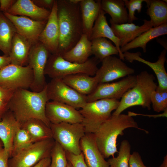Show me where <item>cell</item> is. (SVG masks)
<instances>
[{"mask_svg": "<svg viewBox=\"0 0 167 167\" xmlns=\"http://www.w3.org/2000/svg\"><path fill=\"white\" fill-rule=\"evenodd\" d=\"M2 146H3V143L1 140L0 139V150L3 148Z\"/></svg>", "mask_w": 167, "mask_h": 167, "instance_id": "cell-51", "label": "cell"}, {"mask_svg": "<svg viewBox=\"0 0 167 167\" xmlns=\"http://www.w3.org/2000/svg\"><path fill=\"white\" fill-rule=\"evenodd\" d=\"M14 91L0 86V99L9 101Z\"/></svg>", "mask_w": 167, "mask_h": 167, "instance_id": "cell-42", "label": "cell"}, {"mask_svg": "<svg viewBox=\"0 0 167 167\" xmlns=\"http://www.w3.org/2000/svg\"><path fill=\"white\" fill-rule=\"evenodd\" d=\"M119 101L101 99L88 102L79 111L83 118L82 122L86 133H94L99 126L112 116L118 107Z\"/></svg>", "mask_w": 167, "mask_h": 167, "instance_id": "cell-6", "label": "cell"}, {"mask_svg": "<svg viewBox=\"0 0 167 167\" xmlns=\"http://www.w3.org/2000/svg\"><path fill=\"white\" fill-rule=\"evenodd\" d=\"M45 113L51 124L82 123L83 120L79 110L71 106L56 101L47 102Z\"/></svg>", "mask_w": 167, "mask_h": 167, "instance_id": "cell-14", "label": "cell"}, {"mask_svg": "<svg viewBox=\"0 0 167 167\" xmlns=\"http://www.w3.org/2000/svg\"><path fill=\"white\" fill-rule=\"evenodd\" d=\"M50 167H66L68 164L66 150L55 141L51 149Z\"/></svg>", "mask_w": 167, "mask_h": 167, "instance_id": "cell-36", "label": "cell"}, {"mask_svg": "<svg viewBox=\"0 0 167 167\" xmlns=\"http://www.w3.org/2000/svg\"><path fill=\"white\" fill-rule=\"evenodd\" d=\"M152 74L146 71L136 75L135 84L123 95L112 115H119L127 108L135 106H140L150 110L151 95L158 86Z\"/></svg>", "mask_w": 167, "mask_h": 167, "instance_id": "cell-4", "label": "cell"}, {"mask_svg": "<svg viewBox=\"0 0 167 167\" xmlns=\"http://www.w3.org/2000/svg\"><path fill=\"white\" fill-rule=\"evenodd\" d=\"M167 50L164 49L158 57L157 60L155 62L147 61L140 57L141 53L126 51L123 53L124 59L127 61L132 62L137 61L144 63L149 66L156 75L158 85V87L163 89H167V73L165 67L166 61Z\"/></svg>", "mask_w": 167, "mask_h": 167, "instance_id": "cell-17", "label": "cell"}, {"mask_svg": "<svg viewBox=\"0 0 167 167\" xmlns=\"http://www.w3.org/2000/svg\"><path fill=\"white\" fill-rule=\"evenodd\" d=\"M129 167H151L146 166L143 164L141 156L137 152H133L130 157Z\"/></svg>", "mask_w": 167, "mask_h": 167, "instance_id": "cell-39", "label": "cell"}, {"mask_svg": "<svg viewBox=\"0 0 167 167\" xmlns=\"http://www.w3.org/2000/svg\"><path fill=\"white\" fill-rule=\"evenodd\" d=\"M105 14L101 8L95 22L89 40L91 41L101 37L108 38L114 43L119 51V58L123 61L125 59L123 54L120 50L119 40L116 36L109 25Z\"/></svg>", "mask_w": 167, "mask_h": 167, "instance_id": "cell-22", "label": "cell"}, {"mask_svg": "<svg viewBox=\"0 0 167 167\" xmlns=\"http://www.w3.org/2000/svg\"><path fill=\"white\" fill-rule=\"evenodd\" d=\"M48 167H50V165Z\"/></svg>", "mask_w": 167, "mask_h": 167, "instance_id": "cell-53", "label": "cell"}, {"mask_svg": "<svg viewBox=\"0 0 167 167\" xmlns=\"http://www.w3.org/2000/svg\"><path fill=\"white\" fill-rule=\"evenodd\" d=\"M9 157V153L3 148L0 150V167H9L8 163Z\"/></svg>", "mask_w": 167, "mask_h": 167, "instance_id": "cell-40", "label": "cell"}, {"mask_svg": "<svg viewBox=\"0 0 167 167\" xmlns=\"http://www.w3.org/2000/svg\"><path fill=\"white\" fill-rule=\"evenodd\" d=\"M33 80L32 70L28 65L24 66L11 63L0 71V86L11 90L28 89Z\"/></svg>", "mask_w": 167, "mask_h": 167, "instance_id": "cell-10", "label": "cell"}, {"mask_svg": "<svg viewBox=\"0 0 167 167\" xmlns=\"http://www.w3.org/2000/svg\"><path fill=\"white\" fill-rule=\"evenodd\" d=\"M80 146L88 167H110L98 148L93 133H86L80 140Z\"/></svg>", "mask_w": 167, "mask_h": 167, "instance_id": "cell-18", "label": "cell"}, {"mask_svg": "<svg viewBox=\"0 0 167 167\" xmlns=\"http://www.w3.org/2000/svg\"><path fill=\"white\" fill-rule=\"evenodd\" d=\"M167 34V23L157 27H152L142 33L134 40L120 48L122 53L133 49L141 48L144 53L146 52L147 44L151 40Z\"/></svg>", "mask_w": 167, "mask_h": 167, "instance_id": "cell-27", "label": "cell"}, {"mask_svg": "<svg viewBox=\"0 0 167 167\" xmlns=\"http://www.w3.org/2000/svg\"><path fill=\"white\" fill-rule=\"evenodd\" d=\"M54 0H35L33 2L38 6L46 9L48 8L51 10L53 6Z\"/></svg>", "mask_w": 167, "mask_h": 167, "instance_id": "cell-41", "label": "cell"}, {"mask_svg": "<svg viewBox=\"0 0 167 167\" xmlns=\"http://www.w3.org/2000/svg\"><path fill=\"white\" fill-rule=\"evenodd\" d=\"M101 9L111 17L114 24H120L127 23L128 13L123 0H101Z\"/></svg>", "mask_w": 167, "mask_h": 167, "instance_id": "cell-28", "label": "cell"}, {"mask_svg": "<svg viewBox=\"0 0 167 167\" xmlns=\"http://www.w3.org/2000/svg\"><path fill=\"white\" fill-rule=\"evenodd\" d=\"M21 125L12 113L8 110L0 121V139L3 148L11 156L14 137Z\"/></svg>", "mask_w": 167, "mask_h": 167, "instance_id": "cell-21", "label": "cell"}, {"mask_svg": "<svg viewBox=\"0 0 167 167\" xmlns=\"http://www.w3.org/2000/svg\"><path fill=\"white\" fill-rule=\"evenodd\" d=\"M109 22L113 33L119 40L120 48L153 27L151 21L145 19L143 20V24L141 26L136 25L133 23L117 24L110 19Z\"/></svg>", "mask_w": 167, "mask_h": 167, "instance_id": "cell-19", "label": "cell"}, {"mask_svg": "<svg viewBox=\"0 0 167 167\" xmlns=\"http://www.w3.org/2000/svg\"><path fill=\"white\" fill-rule=\"evenodd\" d=\"M59 32L58 52L62 54L71 49L83 34L79 3L69 0L57 1Z\"/></svg>", "mask_w": 167, "mask_h": 167, "instance_id": "cell-2", "label": "cell"}, {"mask_svg": "<svg viewBox=\"0 0 167 167\" xmlns=\"http://www.w3.org/2000/svg\"><path fill=\"white\" fill-rule=\"evenodd\" d=\"M101 67L95 75L98 84L109 83L121 78L133 75L135 70L128 66L122 60L113 55L102 61Z\"/></svg>", "mask_w": 167, "mask_h": 167, "instance_id": "cell-13", "label": "cell"}, {"mask_svg": "<svg viewBox=\"0 0 167 167\" xmlns=\"http://www.w3.org/2000/svg\"><path fill=\"white\" fill-rule=\"evenodd\" d=\"M21 127L28 131L33 143L52 138L50 128L40 120H29L21 124Z\"/></svg>", "mask_w": 167, "mask_h": 167, "instance_id": "cell-31", "label": "cell"}, {"mask_svg": "<svg viewBox=\"0 0 167 167\" xmlns=\"http://www.w3.org/2000/svg\"><path fill=\"white\" fill-rule=\"evenodd\" d=\"M49 101L46 86L38 92L18 88L14 91L9 102V110L20 125L29 120L36 119L50 128L51 123L45 113L46 105Z\"/></svg>", "mask_w": 167, "mask_h": 167, "instance_id": "cell-1", "label": "cell"}, {"mask_svg": "<svg viewBox=\"0 0 167 167\" xmlns=\"http://www.w3.org/2000/svg\"><path fill=\"white\" fill-rule=\"evenodd\" d=\"M136 82V75H131L120 81L98 84L94 91L86 96L87 102L105 99L119 100Z\"/></svg>", "mask_w": 167, "mask_h": 167, "instance_id": "cell-12", "label": "cell"}, {"mask_svg": "<svg viewBox=\"0 0 167 167\" xmlns=\"http://www.w3.org/2000/svg\"><path fill=\"white\" fill-rule=\"evenodd\" d=\"M33 44L16 32L13 38L9 56L11 59V63L24 66L27 63L30 49Z\"/></svg>", "mask_w": 167, "mask_h": 167, "instance_id": "cell-24", "label": "cell"}, {"mask_svg": "<svg viewBox=\"0 0 167 167\" xmlns=\"http://www.w3.org/2000/svg\"><path fill=\"white\" fill-rule=\"evenodd\" d=\"M128 115L132 117L133 116H136L137 115H140L144 116H147L149 118L152 117L154 118H156L159 117H167V109L165 110L163 112L161 113L157 114L150 115L147 114H143L135 113L131 111H128Z\"/></svg>", "mask_w": 167, "mask_h": 167, "instance_id": "cell-44", "label": "cell"}, {"mask_svg": "<svg viewBox=\"0 0 167 167\" xmlns=\"http://www.w3.org/2000/svg\"><path fill=\"white\" fill-rule=\"evenodd\" d=\"M33 143L28 131L21 127L17 131L14 137L10 157Z\"/></svg>", "mask_w": 167, "mask_h": 167, "instance_id": "cell-34", "label": "cell"}, {"mask_svg": "<svg viewBox=\"0 0 167 167\" xmlns=\"http://www.w3.org/2000/svg\"><path fill=\"white\" fill-rule=\"evenodd\" d=\"M1 11H0V14H1Z\"/></svg>", "mask_w": 167, "mask_h": 167, "instance_id": "cell-52", "label": "cell"}, {"mask_svg": "<svg viewBox=\"0 0 167 167\" xmlns=\"http://www.w3.org/2000/svg\"><path fill=\"white\" fill-rule=\"evenodd\" d=\"M67 159L72 164L73 167H88L84 161L82 152L78 155H75L66 151Z\"/></svg>", "mask_w": 167, "mask_h": 167, "instance_id": "cell-38", "label": "cell"}, {"mask_svg": "<svg viewBox=\"0 0 167 167\" xmlns=\"http://www.w3.org/2000/svg\"><path fill=\"white\" fill-rule=\"evenodd\" d=\"M91 41L88 36L83 33L75 46L62 54L63 58L69 62L79 64L85 62L92 54Z\"/></svg>", "mask_w": 167, "mask_h": 167, "instance_id": "cell-26", "label": "cell"}, {"mask_svg": "<svg viewBox=\"0 0 167 167\" xmlns=\"http://www.w3.org/2000/svg\"><path fill=\"white\" fill-rule=\"evenodd\" d=\"M68 161V164L66 167H73L71 163L69 161Z\"/></svg>", "mask_w": 167, "mask_h": 167, "instance_id": "cell-50", "label": "cell"}, {"mask_svg": "<svg viewBox=\"0 0 167 167\" xmlns=\"http://www.w3.org/2000/svg\"><path fill=\"white\" fill-rule=\"evenodd\" d=\"M9 101L0 99V121L9 110Z\"/></svg>", "mask_w": 167, "mask_h": 167, "instance_id": "cell-45", "label": "cell"}, {"mask_svg": "<svg viewBox=\"0 0 167 167\" xmlns=\"http://www.w3.org/2000/svg\"><path fill=\"white\" fill-rule=\"evenodd\" d=\"M82 0H69L71 2L74 4H79Z\"/></svg>", "mask_w": 167, "mask_h": 167, "instance_id": "cell-49", "label": "cell"}, {"mask_svg": "<svg viewBox=\"0 0 167 167\" xmlns=\"http://www.w3.org/2000/svg\"><path fill=\"white\" fill-rule=\"evenodd\" d=\"M79 5L83 33L89 39L95 22L101 9V0H82Z\"/></svg>", "mask_w": 167, "mask_h": 167, "instance_id": "cell-23", "label": "cell"}, {"mask_svg": "<svg viewBox=\"0 0 167 167\" xmlns=\"http://www.w3.org/2000/svg\"><path fill=\"white\" fill-rule=\"evenodd\" d=\"M10 14L29 17L37 21L47 20L50 11L40 7L30 0L16 1L7 12Z\"/></svg>", "mask_w": 167, "mask_h": 167, "instance_id": "cell-20", "label": "cell"}, {"mask_svg": "<svg viewBox=\"0 0 167 167\" xmlns=\"http://www.w3.org/2000/svg\"><path fill=\"white\" fill-rule=\"evenodd\" d=\"M131 145L127 140H122L120 146L117 157L109 158L108 162L110 167H129L131 155Z\"/></svg>", "mask_w": 167, "mask_h": 167, "instance_id": "cell-33", "label": "cell"}, {"mask_svg": "<svg viewBox=\"0 0 167 167\" xmlns=\"http://www.w3.org/2000/svg\"><path fill=\"white\" fill-rule=\"evenodd\" d=\"M100 62L94 57L79 64L66 60L59 53L51 54L46 65L45 74L52 79H62L66 76L78 73L95 76L98 68L97 65Z\"/></svg>", "mask_w": 167, "mask_h": 167, "instance_id": "cell-5", "label": "cell"}, {"mask_svg": "<svg viewBox=\"0 0 167 167\" xmlns=\"http://www.w3.org/2000/svg\"><path fill=\"white\" fill-rule=\"evenodd\" d=\"M50 54L45 47L39 41L33 44L31 47L27 63L33 73L34 80L30 88L32 91H41L47 85L45 69Z\"/></svg>", "mask_w": 167, "mask_h": 167, "instance_id": "cell-11", "label": "cell"}, {"mask_svg": "<svg viewBox=\"0 0 167 167\" xmlns=\"http://www.w3.org/2000/svg\"><path fill=\"white\" fill-rule=\"evenodd\" d=\"M51 161L50 157H47L41 160L33 167H48L50 165Z\"/></svg>", "mask_w": 167, "mask_h": 167, "instance_id": "cell-47", "label": "cell"}, {"mask_svg": "<svg viewBox=\"0 0 167 167\" xmlns=\"http://www.w3.org/2000/svg\"><path fill=\"white\" fill-rule=\"evenodd\" d=\"M16 32L12 23L1 12L0 15V50L9 56L13 36Z\"/></svg>", "mask_w": 167, "mask_h": 167, "instance_id": "cell-30", "label": "cell"}, {"mask_svg": "<svg viewBox=\"0 0 167 167\" xmlns=\"http://www.w3.org/2000/svg\"><path fill=\"white\" fill-rule=\"evenodd\" d=\"M129 128H136L148 133V131L139 127L132 117L121 113L112 115L93 133L98 148L105 159L111 156L114 157L115 154L118 152V137L123 135V131Z\"/></svg>", "mask_w": 167, "mask_h": 167, "instance_id": "cell-3", "label": "cell"}, {"mask_svg": "<svg viewBox=\"0 0 167 167\" xmlns=\"http://www.w3.org/2000/svg\"><path fill=\"white\" fill-rule=\"evenodd\" d=\"M13 0H0V11L2 13L7 12L16 2Z\"/></svg>", "mask_w": 167, "mask_h": 167, "instance_id": "cell-43", "label": "cell"}, {"mask_svg": "<svg viewBox=\"0 0 167 167\" xmlns=\"http://www.w3.org/2000/svg\"><path fill=\"white\" fill-rule=\"evenodd\" d=\"M147 8L146 14L149 16L153 27L167 23V0H144Z\"/></svg>", "mask_w": 167, "mask_h": 167, "instance_id": "cell-29", "label": "cell"}, {"mask_svg": "<svg viewBox=\"0 0 167 167\" xmlns=\"http://www.w3.org/2000/svg\"><path fill=\"white\" fill-rule=\"evenodd\" d=\"M125 6L128 10V19L127 23H133V21L138 20V18L135 15L137 11L138 13L141 11L142 3L144 0H123Z\"/></svg>", "mask_w": 167, "mask_h": 167, "instance_id": "cell-37", "label": "cell"}, {"mask_svg": "<svg viewBox=\"0 0 167 167\" xmlns=\"http://www.w3.org/2000/svg\"><path fill=\"white\" fill-rule=\"evenodd\" d=\"M92 54L101 62L106 57L119 54L117 48L111 41L103 37L98 38L91 41Z\"/></svg>", "mask_w": 167, "mask_h": 167, "instance_id": "cell-32", "label": "cell"}, {"mask_svg": "<svg viewBox=\"0 0 167 167\" xmlns=\"http://www.w3.org/2000/svg\"><path fill=\"white\" fill-rule=\"evenodd\" d=\"M52 138L66 150L75 155L80 154V141L86 134L82 123L51 124Z\"/></svg>", "mask_w": 167, "mask_h": 167, "instance_id": "cell-7", "label": "cell"}, {"mask_svg": "<svg viewBox=\"0 0 167 167\" xmlns=\"http://www.w3.org/2000/svg\"><path fill=\"white\" fill-rule=\"evenodd\" d=\"M49 101H56L76 109L82 108L87 102L86 96L82 95L66 84L60 79H52L46 86Z\"/></svg>", "mask_w": 167, "mask_h": 167, "instance_id": "cell-9", "label": "cell"}, {"mask_svg": "<svg viewBox=\"0 0 167 167\" xmlns=\"http://www.w3.org/2000/svg\"><path fill=\"white\" fill-rule=\"evenodd\" d=\"M11 63V59L9 56L4 55L0 56V71Z\"/></svg>", "mask_w": 167, "mask_h": 167, "instance_id": "cell-46", "label": "cell"}, {"mask_svg": "<svg viewBox=\"0 0 167 167\" xmlns=\"http://www.w3.org/2000/svg\"><path fill=\"white\" fill-rule=\"evenodd\" d=\"M57 11V1L55 0L46 25L38 38V41L51 54L58 52L59 32Z\"/></svg>", "mask_w": 167, "mask_h": 167, "instance_id": "cell-16", "label": "cell"}, {"mask_svg": "<svg viewBox=\"0 0 167 167\" xmlns=\"http://www.w3.org/2000/svg\"><path fill=\"white\" fill-rule=\"evenodd\" d=\"M54 142L51 138L32 143L11 157L9 167H33L42 159L50 157Z\"/></svg>", "mask_w": 167, "mask_h": 167, "instance_id": "cell-8", "label": "cell"}, {"mask_svg": "<svg viewBox=\"0 0 167 167\" xmlns=\"http://www.w3.org/2000/svg\"><path fill=\"white\" fill-rule=\"evenodd\" d=\"M3 13L13 24L17 33L33 44L38 41L39 36L47 20H35L26 16Z\"/></svg>", "mask_w": 167, "mask_h": 167, "instance_id": "cell-15", "label": "cell"}, {"mask_svg": "<svg viewBox=\"0 0 167 167\" xmlns=\"http://www.w3.org/2000/svg\"><path fill=\"white\" fill-rule=\"evenodd\" d=\"M68 85L79 93L87 96L92 93L98 84L95 76L84 73H78L66 76L62 79Z\"/></svg>", "mask_w": 167, "mask_h": 167, "instance_id": "cell-25", "label": "cell"}, {"mask_svg": "<svg viewBox=\"0 0 167 167\" xmlns=\"http://www.w3.org/2000/svg\"><path fill=\"white\" fill-rule=\"evenodd\" d=\"M150 100L154 111L159 113L167 109V89H161L157 86L152 93Z\"/></svg>", "mask_w": 167, "mask_h": 167, "instance_id": "cell-35", "label": "cell"}, {"mask_svg": "<svg viewBox=\"0 0 167 167\" xmlns=\"http://www.w3.org/2000/svg\"><path fill=\"white\" fill-rule=\"evenodd\" d=\"M158 167H167V155L164 157V160L161 164Z\"/></svg>", "mask_w": 167, "mask_h": 167, "instance_id": "cell-48", "label": "cell"}]
</instances>
